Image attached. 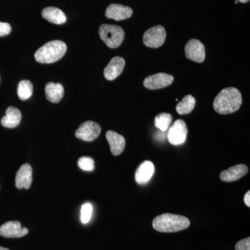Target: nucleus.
I'll use <instances>...</instances> for the list:
<instances>
[{
	"label": "nucleus",
	"mask_w": 250,
	"mask_h": 250,
	"mask_svg": "<svg viewBox=\"0 0 250 250\" xmlns=\"http://www.w3.org/2000/svg\"><path fill=\"white\" fill-rule=\"evenodd\" d=\"M243 103L241 92L233 87L224 88L217 95L213 101V108L220 114L234 113L239 109Z\"/></svg>",
	"instance_id": "1"
},
{
	"label": "nucleus",
	"mask_w": 250,
	"mask_h": 250,
	"mask_svg": "<svg viewBox=\"0 0 250 250\" xmlns=\"http://www.w3.org/2000/svg\"><path fill=\"white\" fill-rule=\"evenodd\" d=\"M152 226L154 229L160 232H177L188 228L190 220L183 215L164 213L154 218Z\"/></svg>",
	"instance_id": "2"
},
{
	"label": "nucleus",
	"mask_w": 250,
	"mask_h": 250,
	"mask_svg": "<svg viewBox=\"0 0 250 250\" xmlns=\"http://www.w3.org/2000/svg\"><path fill=\"white\" fill-rule=\"evenodd\" d=\"M67 45L62 41H52L40 47L34 57L41 63H52L58 62L66 53Z\"/></svg>",
	"instance_id": "3"
},
{
	"label": "nucleus",
	"mask_w": 250,
	"mask_h": 250,
	"mask_svg": "<svg viewBox=\"0 0 250 250\" xmlns=\"http://www.w3.org/2000/svg\"><path fill=\"white\" fill-rule=\"evenodd\" d=\"M100 39L109 48L119 47L125 39V31L119 26L112 24H102L99 29Z\"/></svg>",
	"instance_id": "4"
},
{
	"label": "nucleus",
	"mask_w": 250,
	"mask_h": 250,
	"mask_svg": "<svg viewBox=\"0 0 250 250\" xmlns=\"http://www.w3.org/2000/svg\"><path fill=\"white\" fill-rule=\"evenodd\" d=\"M166 31L161 25L151 27L145 32L143 41L145 45L151 48H159L165 42Z\"/></svg>",
	"instance_id": "5"
},
{
	"label": "nucleus",
	"mask_w": 250,
	"mask_h": 250,
	"mask_svg": "<svg viewBox=\"0 0 250 250\" xmlns=\"http://www.w3.org/2000/svg\"><path fill=\"white\" fill-rule=\"evenodd\" d=\"M188 128L183 120L179 119L174 122L167 132V139L173 146H180L186 142L187 139Z\"/></svg>",
	"instance_id": "6"
},
{
	"label": "nucleus",
	"mask_w": 250,
	"mask_h": 250,
	"mask_svg": "<svg viewBox=\"0 0 250 250\" xmlns=\"http://www.w3.org/2000/svg\"><path fill=\"white\" fill-rule=\"evenodd\" d=\"M101 126L93 121H86L82 123L75 132L77 138L82 141L90 142L98 139L101 133Z\"/></svg>",
	"instance_id": "7"
},
{
	"label": "nucleus",
	"mask_w": 250,
	"mask_h": 250,
	"mask_svg": "<svg viewBox=\"0 0 250 250\" xmlns=\"http://www.w3.org/2000/svg\"><path fill=\"white\" fill-rule=\"evenodd\" d=\"M173 81L172 75L160 72L146 77L143 81V85L149 90L161 89L172 84Z\"/></svg>",
	"instance_id": "8"
},
{
	"label": "nucleus",
	"mask_w": 250,
	"mask_h": 250,
	"mask_svg": "<svg viewBox=\"0 0 250 250\" xmlns=\"http://www.w3.org/2000/svg\"><path fill=\"white\" fill-rule=\"evenodd\" d=\"M186 57L189 60L202 62L205 60V45L197 39H191L185 46Z\"/></svg>",
	"instance_id": "9"
},
{
	"label": "nucleus",
	"mask_w": 250,
	"mask_h": 250,
	"mask_svg": "<svg viewBox=\"0 0 250 250\" xmlns=\"http://www.w3.org/2000/svg\"><path fill=\"white\" fill-rule=\"evenodd\" d=\"M29 233L27 228H22L18 221H9L0 227V235L5 238H21Z\"/></svg>",
	"instance_id": "10"
},
{
	"label": "nucleus",
	"mask_w": 250,
	"mask_h": 250,
	"mask_svg": "<svg viewBox=\"0 0 250 250\" xmlns=\"http://www.w3.org/2000/svg\"><path fill=\"white\" fill-rule=\"evenodd\" d=\"M133 14V10L129 6L118 4H112L108 6L105 12L107 18L116 21H124L131 18Z\"/></svg>",
	"instance_id": "11"
},
{
	"label": "nucleus",
	"mask_w": 250,
	"mask_h": 250,
	"mask_svg": "<svg viewBox=\"0 0 250 250\" xmlns=\"http://www.w3.org/2000/svg\"><path fill=\"white\" fill-rule=\"evenodd\" d=\"M125 66V61L123 57H115L104 70V75L108 81L114 80L123 72Z\"/></svg>",
	"instance_id": "12"
},
{
	"label": "nucleus",
	"mask_w": 250,
	"mask_h": 250,
	"mask_svg": "<svg viewBox=\"0 0 250 250\" xmlns=\"http://www.w3.org/2000/svg\"><path fill=\"white\" fill-rule=\"evenodd\" d=\"M32 167L25 164L20 167L16 177V187L18 189H29L32 183Z\"/></svg>",
	"instance_id": "13"
},
{
	"label": "nucleus",
	"mask_w": 250,
	"mask_h": 250,
	"mask_svg": "<svg viewBox=\"0 0 250 250\" xmlns=\"http://www.w3.org/2000/svg\"><path fill=\"white\" fill-rule=\"evenodd\" d=\"M248 172V166L244 164H239L230 167L228 170L223 171L220 173V178L225 182H236L246 175Z\"/></svg>",
	"instance_id": "14"
},
{
	"label": "nucleus",
	"mask_w": 250,
	"mask_h": 250,
	"mask_svg": "<svg viewBox=\"0 0 250 250\" xmlns=\"http://www.w3.org/2000/svg\"><path fill=\"white\" fill-rule=\"evenodd\" d=\"M154 173V165L152 161H145L138 167L135 173V180L139 184H147Z\"/></svg>",
	"instance_id": "15"
},
{
	"label": "nucleus",
	"mask_w": 250,
	"mask_h": 250,
	"mask_svg": "<svg viewBox=\"0 0 250 250\" xmlns=\"http://www.w3.org/2000/svg\"><path fill=\"white\" fill-rule=\"evenodd\" d=\"M106 138L109 143L112 154L114 156H118L123 152L126 145V141L124 136L113 131H108L106 134Z\"/></svg>",
	"instance_id": "16"
},
{
	"label": "nucleus",
	"mask_w": 250,
	"mask_h": 250,
	"mask_svg": "<svg viewBox=\"0 0 250 250\" xmlns=\"http://www.w3.org/2000/svg\"><path fill=\"white\" fill-rule=\"evenodd\" d=\"M21 119L22 114L21 111L14 106H10L6 109V116L3 117L1 123L4 127L12 129L19 125Z\"/></svg>",
	"instance_id": "17"
},
{
	"label": "nucleus",
	"mask_w": 250,
	"mask_h": 250,
	"mask_svg": "<svg viewBox=\"0 0 250 250\" xmlns=\"http://www.w3.org/2000/svg\"><path fill=\"white\" fill-rule=\"evenodd\" d=\"M42 16L49 22L62 24L66 22L67 18L62 10L56 7H47L42 10Z\"/></svg>",
	"instance_id": "18"
},
{
	"label": "nucleus",
	"mask_w": 250,
	"mask_h": 250,
	"mask_svg": "<svg viewBox=\"0 0 250 250\" xmlns=\"http://www.w3.org/2000/svg\"><path fill=\"white\" fill-rule=\"evenodd\" d=\"M45 96L52 103H59L64 95V88L59 83L49 82L45 86Z\"/></svg>",
	"instance_id": "19"
},
{
	"label": "nucleus",
	"mask_w": 250,
	"mask_h": 250,
	"mask_svg": "<svg viewBox=\"0 0 250 250\" xmlns=\"http://www.w3.org/2000/svg\"><path fill=\"white\" fill-rule=\"evenodd\" d=\"M196 104V100L191 95H186L183 100L176 106V111L180 115L191 113Z\"/></svg>",
	"instance_id": "20"
},
{
	"label": "nucleus",
	"mask_w": 250,
	"mask_h": 250,
	"mask_svg": "<svg viewBox=\"0 0 250 250\" xmlns=\"http://www.w3.org/2000/svg\"><path fill=\"white\" fill-rule=\"evenodd\" d=\"M33 90H34V86L30 81H21L18 86V98L21 100H28L32 95Z\"/></svg>",
	"instance_id": "21"
},
{
	"label": "nucleus",
	"mask_w": 250,
	"mask_h": 250,
	"mask_svg": "<svg viewBox=\"0 0 250 250\" xmlns=\"http://www.w3.org/2000/svg\"><path fill=\"white\" fill-rule=\"evenodd\" d=\"M172 121V116L170 113H161L156 116L154 119V125L161 131H166L170 127Z\"/></svg>",
	"instance_id": "22"
},
{
	"label": "nucleus",
	"mask_w": 250,
	"mask_h": 250,
	"mask_svg": "<svg viewBox=\"0 0 250 250\" xmlns=\"http://www.w3.org/2000/svg\"><path fill=\"white\" fill-rule=\"evenodd\" d=\"M78 166L82 170L91 172L95 169V161L89 156H83L79 159Z\"/></svg>",
	"instance_id": "23"
},
{
	"label": "nucleus",
	"mask_w": 250,
	"mask_h": 250,
	"mask_svg": "<svg viewBox=\"0 0 250 250\" xmlns=\"http://www.w3.org/2000/svg\"><path fill=\"white\" fill-rule=\"evenodd\" d=\"M93 213V206L90 203H85L81 209V221L83 224L89 223Z\"/></svg>",
	"instance_id": "24"
},
{
	"label": "nucleus",
	"mask_w": 250,
	"mask_h": 250,
	"mask_svg": "<svg viewBox=\"0 0 250 250\" xmlns=\"http://www.w3.org/2000/svg\"><path fill=\"white\" fill-rule=\"evenodd\" d=\"M236 250H250V238H245L236 243Z\"/></svg>",
	"instance_id": "25"
},
{
	"label": "nucleus",
	"mask_w": 250,
	"mask_h": 250,
	"mask_svg": "<svg viewBox=\"0 0 250 250\" xmlns=\"http://www.w3.org/2000/svg\"><path fill=\"white\" fill-rule=\"evenodd\" d=\"M11 31V27L9 23L0 22V37L8 35Z\"/></svg>",
	"instance_id": "26"
},
{
	"label": "nucleus",
	"mask_w": 250,
	"mask_h": 250,
	"mask_svg": "<svg viewBox=\"0 0 250 250\" xmlns=\"http://www.w3.org/2000/svg\"><path fill=\"white\" fill-rule=\"evenodd\" d=\"M244 202L246 206L250 207V191L247 192L244 197Z\"/></svg>",
	"instance_id": "27"
},
{
	"label": "nucleus",
	"mask_w": 250,
	"mask_h": 250,
	"mask_svg": "<svg viewBox=\"0 0 250 250\" xmlns=\"http://www.w3.org/2000/svg\"><path fill=\"white\" fill-rule=\"evenodd\" d=\"M238 2H241V3H247L248 2V1H250V0H238Z\"/></svg>",
	"instance_id": "28"
},
{
	"label": "nucleus",
	"mask_w": 250,
	"mask_h": 250,
	"mask_svg": "<svg viewBox=\"0 0 250 250\" xmlns=\"http://www.w3.org/2000/svg\"><path fill=\"white\" fill-rule=\"evenodd\" d=\"M0 250H9L7 249V248H2V247H0Z\"/></svg>",
	"instance_id": "29"
},
{
	"label": "nucleus",
	"mask_w": 250,
	"mask_h": 250,
	"mask_svg": "<svg viewBox=\"0 0 250 250\" xmlns=\"http://www.w3.org/2000/svg\"><path fill=\"white\" fill-rule=\"evenodd\" d=\"M235 3H236V4H238V0H236V1H235Z\"/></svg>",
	"instance_id": "30"
}]
</instances>
